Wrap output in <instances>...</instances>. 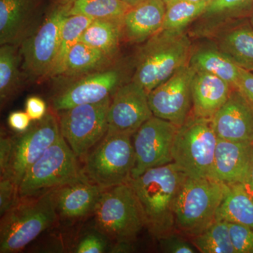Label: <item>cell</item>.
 <instances>
[{
  "instance_id": "37",
  "label": "cell",
  "mask_w": 253,
  "mask_h": 253,
  "mask_svg": "<svg viewBox=\"0 0 253 253\" xmlns=\"http://www.w3.org/2000/svg\"><path fill=\"white\" fill-rule=\"evenodd\" d=\"M235 89L244 96L253 108V72L239 68V76Z\"/></svg>"
},
{
  "instance_id": "33",
  "label": "cell",
  "mask_w": 253,
  "mask_h": 253,
  "mask_svg": "<svg viewBox=\"0 0 253 253\" xmlns=\"http://www.w3.org/2000/svg\"><path fill=\"white\" fill-rule=\"evenodd\" d=\"M161 252L166 253H197L191 240L177 231H174L158 239Z\"/></svg>"
},
{
  "instance_id": "2",
  "label": "cell",
  "mask_w": 253,
  "mask_h": 253,
  "mask_svg": "<svg viewBox=\"0 0 253 253\" xmlns=\"http://www.w3.org/2000/svg\"><path fill=\"white\" fill-rule=\"evenodd\" d=\"M192 45L187 31L161 30L139 49L131 81L149 94L188 64Z\"/></svg>"
},
{
  "instance_id": "32",
  "label": "cell",
  "mask_w": 253,
  "mask_h": 253,
  "mask_svg": "<svg viewBox=\"0 0 253 253\" xmlns=\"http://www.w3.org/2000/svg\"><path fill=\"white\" fill-rule=\"evenodd\" d=\"M206 3H197L189 0H178L166 6L162 30L183 31L202 15L207 8Z\"/></svg>"
},
{
  "instance_id": "44",
  "label": "cell",
  "mask_w": 253,
  "mask_h": 253,
  "mask_svg": "<svg viewBox=\"0 0 253 253\" xmlns=\"http://www.w3.org/2000/svg\"><path fill=\"white\" fill-rule=\"evenodd\" d=\"M189 1L197 3H206V4H209L210 3L212 2L214 0H189Z\"/></svg>"
},
{
  "instance_id": "43",
  "label": "cell",
  "mask_w": 253,
  "mask_h": 253,
  "mask_svg": "<svg viewBox=\"0 0 253 253\" xmlns=\"http://www.w3.org/2000/svg\"><path fill=\"white\" fill-rule=\"evenodd\" d=\"M124 2H126V4L129 5V6H133L134 5L139 4L141 1H144V0H123Z\"/></svg>"
},
{
  "instance_id": "30",
  "label": "cell",
  "mask_w": 253,
  "mask_h": 253,
  "mask_svg": "<svg viewBox=\"0 0 253 253\" xmlns=\"http://www.w3.org/2000/svg\"><path fill=\"white\" fill-rule=\"evenodd\" d=\"M109 59L100 50L79 41L68 53L63 75L74 76L92 72L104 66Z\"/></svg>"
},
{
  "instance_id": "7",
  "label": "cell",
  "mask_w": 253,
  "mask_h": 253,
  "mask_svg": "<svg viewBox=\"0 0 253 253\" xmlns=\"http://www.w3.org/2000/svg\"><path fill=\"white\" fill-rule=\"evenodd\" d=\"M89 180L62 135L46 150L23 176L21 197L36 196L78 181Z\"/></svg>"
},
{
  "instance_id": "14",
  "label": "cell",
  "mask_w": 253,
  "mask_h": 253,
  "mask_svg": "<svg viewBox=\"0 0 253 253\" xmlns=\"http://www.w3.org/2000/svg\"><path fill=\"white\" fill-rule=\"evenodd\" d=\"M152 116L148 93L134 82L124 83L111 99L108 112L107 132L132 136Z\"/></svg>"
},
{
  "instance_id": "29",
  "label": "cell",
  "mask_w": 253,
  "mask_h": 253,
  "mask_svg": "<svg viewBox=\"0 0 253 253\" xmlns=\"http://www.w3.org/2000/svg\"><path fill=\"white\" fill-rule=\"evenodd\" d=\"M92 21L91 18L83 15H71L65 19L60 37L57 57L51 77L63 75L70 50L80 41L82 35Z\"/></svg>"
},
{
  "instance_id": "3",
  "label": "cell",
  "mask_w": 253,
  "mask_h": 253,
  "mask_svg": "<svg viewBox=\"0 0 253 253\" xmlns=\"http://www.w3.org/2000/svg\"><path fill=\"white\" fill-rule=\"evenodd\" d=\"M56 189L36 196L21 197L1 217L0 253L21 252L57 220Z\"/></svg>"
},
{
  "instance_id": "36",
  "label": "cell",
  "mask_w": 253,
  "mask_h": 253,
  "mask_svg": "<svg viewBox=\"0 0 253 253\" xmlns=\"http://www.w3.org/2000/svg\"><path fill=\"white\" fill-rule=\"evenodd\" d=\"M106 238L98 231L97 234H86L78 243L75 252L77 253H102L107 249Z\"/></svg>"
},
{
  "instance_id": "22",
  "label": "cell",
  "mask_w": 253,
  "mask_h": 253,
  "mask_svg": "<svg viewBox=\"0 0 253 253\" xmlns=\"http://www.w3.org/2000/svg\"><path fill=\"white\" fill-rule=\"evenodd\" d=\"M102 191L89 180L57 188L55 198L58 215L63 219H78L94 214Z\"/></svg>"
},
{
  "instance_id": "15",
  "label": "cell",
  "mask_w": 253,
  "mask_h": 253,
  "mask_svg": "<svg viewBox=\"0 0 253 253\" xmlns=\"http://www.w3.org/2000/svg\"><path fill=\"white\" fill-rule=\"evenodd\" d=\"M121 69L97 71L81 78L56 94L52 100L54 111H64L78 105L94 104L111 97L124 84Z\"/></svg>"
},
{
  "instance_id": "23",
  "label": "cell",
  "mask_w": 253,
  "mask_h": 253,
  "mask_svg": "<svg viewBox=\"0 0 253 253\" xmlns=\"http://www.w3.org/2000/svg\"><path fill=\"white\" fill-rule=\"evenodd\" d=\"M193 42L188 65L195 72H204L221 78L235 88L239 79V67L219 51L210 39Z\"/></svg>"
},
{
  "instance_id": "27",
  "label": "cell",
  "mask_w": 253,
  "mask_h": 253,
  "mask_svg": "<svg viewBox=\"0 0 253 253\" xmlns=\"http://www.w3.org/2000/svg\"><path fill=\"white\" fill-rule=\"evenodd\" d=\"M21 56L17 45L3 44L0 48V99L4 104L17 92L21 86Z\"/></svg>"
},
{
  "instance_id": "9",
  "label": "cell",
  "mask_w": 253,
  "mask_h": 253,
  "mask_svg": "<svg viewBox=\"0 0 253 253\" xmlns=\"http://www.w3.org/2000/svg\"><path fill=\"white\" fill-rule=\"evenodd\" d=\"M111 98L59 111L60 131L78 158H84L107 133Z\"/></svg>"
},
{
  "instance_id": "26",
  "label": "cell",
  "mask_w": 253,
  "mask_h": 253,
  "mask_svg": "<svg viewBox=\"0 0 253 253\" xmlns=\"http://www.w3.org/2000/svg\"><path fill=\"white\" fill-rule=\"evenodd\" d=\"M122 36V21L96 19L86 28L80 42L112 58L117 53Z\"/></svg>"
},
{
  "instance_id": "17",
  "label": "cell",
  "mask_w": 253,
  "mask_h": 253,
  "mask_svg": "<svg viewBox=\"0 0 253 253\" xmlns=\"http://www.w3.org/2000/svg\"><path fill=\"white\" fill-rule=\"evenodd\" d=\"M253 144L219 139L210 178L230 186L244 184L252 160Z\"/></svg>"
},
{
  "instance_id": "18",
  "label": "cell",
  "mask_w": 253,
  "mask_h": 253,
  "mask_svg": "<svg viewBox=\"0 0 253 253\" xmlns=\"http://www.w3.org/2000/svg\"><path fill=\"white\" fill-rule=\"evenodd\" d=\"M207 39L236 66L253 72V27L249 17L228 23Z\"/></svg>"
},
{
  "instance_id": "1",
  "label": "cell",
  "mask_w": 253,
  "mask_h": 253,
  "mask_svg": "<svg viewBox=\"0 0 253 253\" xmlns=\"http://www.w3.org/2000/svg\"><path fill=\"white\" fill-rule=\"evenodd\" d=\"M186 177L172 162L151 168L129 181L144 213L146 229L156 239L175 231L176 200Z\"/></svg>"
},
{
  "instance_id": "38",
  "label": "cell",
  "mask_w": 253,
  "mask_h": 253,
  "mask_svg": "<svg viewBox=\"0 0 253 253\" xmlns=\"http://www.w3.org/2000/svg\"><path fill=\"white\" fill-rule=\"evenodd\" d=\"M13 137L1 135L0 138V176H7L11 156H12Z\"/></svg>"
},
{
  "instance_id": "25",
  "label": "cell",
  "mask_w": 253,
  "mask_h": 253,
  "mask_svg": "<svg viewBox=\"0 0 253 253\" xmlns=\"http://www.w3.org/2000/svg\"><path fill=\"white\" fill-rule=\"evenodd\" d=\"M215 219L237 223L253 229V197L244 184L228 186Z\"/></svg>"
},
{
  "instance_id": "21",
  "label": "cell",
  "mask_w": 253,
  "mask_h": 253,
  "mask_svg": "<svg viewBox=\"0 0 253 253\" xmlns=\"http://www.w3.org/2000/svg\"><path fill=\"white\" fill-rule=\"evenodd\" d=\"M235 89L221 78L204 72H195L191 84L192 113L196 117L212 120Z\"/></svg>"
},
{
  "instance_id": "45",
  "label": "cell",
  "mask_w": 253,
  "mask_h": 253,
  "mask_svg": "<svg viewBox=\"0 0 253 253\" xmlns=\"http://www.w3.org/2000/svg\"><path fill=\"white\" fill-rule=\"evenodd\" d=\"M164 4H166V6H169V5L172 4V3L175 2L178 0H162Z\"/></svg>"
},
{
  "instance_id": "16",
  "label": "cell",
  "mask_w": 253,
  "mask_h": 253,
  "mask_svg": "<svg viewBox=\"0 0 253 253\" xmlns=\"http://www.w3.org/2000/svg\"><path fill=\"white\" fill-rule=\"evenodd\" d=\"M218 139L253 144V108L236 89L211 120Z\"/></svg>"
},
{
  "instance_id": "6",
  "label": "cell",
  "mask_w": 253,
  "mask_h": 253,
  "mask_svg": "<svg viewBox=\"0 0 253 253\" xmlns=\"http://www.w3.org/2000/svg\"><path fill=\"white\" fill-rule=\"evenodd\" d=\"M83 160L84 174L103 190L129 183L135 164L131 136L107 132Z\"/></svg>"
},
{
  "instance_id": "24",
  "label": "cell",
  "mask_w": 253,
  "mask_h": 253,
  "mask_svg": "<svg viewBox=\"0 0 253 253\" xmlns=\"http://www.w3.org/2000/svg\"><path fill=\"white\" fill-rule=\"evenodd\" d=\"M37 0H0V44H21L27 37Z\"/></svg>"
},
{
  "instance_id": "4",
  "label": "cell",
  "mask_w": 253,
  "mask_h": 253,
  "mask_svg": "<svg viewBox=\"0 0 253 253\" xmlns=\"http://www.w3.org/2000/svg\"><path fill=\"white\" fill-rule=\"evenodd\" d=\"M93 214L96 231L113 243H134L146 229L144 213L129 182L103 190Z\"/></svg>"
},
{
  "instance_id": "8",
  "label": "cell",
  "mask_w": 253,
  "mask_h": 253,
  "mask_svg": "<svg viewBox=\"0 0 253 253\" xmlns=\"http://www.w3.org/2000/svg\"><path fill=\"white\" fill-rule=\"evenodd\" d=\"M218 140L211 120L191 114L176 131L173 163L189 177H210Z\"/></svg>"
},
{
  "instance_id": "47",
  "label": "cell",
  "mask_w": 253,
  "mask_h": 253,
  "mask_svg": "<svg viewBox=\"0 0 253 253\" xmlns=\"http://www.w3.org/2000/svg\"><path fill=\"white\" fill-rule=\"evenodd\" d=\"M75 0H63L62 1L63 4L70 5L71 3H73Z\"/></svg>"
},
{
  "instance_id": "31",
  "label": "cell",
  "mask_w": 253,
  "mask_h": 253,
  "mask_svg": "<svg viewBox=\"0 0 253 253\" xmlns=\"http://www.w3.org/2000/svg\"><path fill=\"white\" fill-rule=\"evenodd\" d=\"M201 253H235L227 221L215 219L198 235L189 239Z\"/></svg>"
},
{
  "instance_id": "10",
  "label": "cell",
  "mask_w": 253,
  "mask_h": 253,
  "mask_svg": "<svg viewBox=\"0 0 253 253\" xmlns=\"http://www.w3.org/2000/svg\"><path fill=\"white\" fill-rule=\"evenodd\" d=\"M69 5L55 8L31 36L21 43L23 68L30 77H51L59 51L60 37Z\"/></svg>"
},
{
  "instance_id": "5",
  "label": "cell",
  "mask_w": 253,
  "mask_h": 253,
  "mask_svg": "<svg viewBox=\"0 0 253 253\" xmlns=\"http://www.w3.org/2000/svg\"><path fill=\"white\" fill-rule=\"evenodd\" d=\"M228 186L212 178L187 176L181 186L174 212V230L191 239L215 220Z\"/></svg>"
},
{
  "instance_id": "39",
  "label": "cell",
  "mask_w": 253,
  "mask_h": 253,
  "mask_svg": "<svg viewBox=\"0 0 253 253\" xmlns=\"http://www.w3.org/2000/svg\"><path fill=\"white\" fill-rule=\"evenodd\" d=\"M26 112L32 121H41L46 114L45 101L38 96H30L26 99Z\"/></svg>"
},
{
  "instance_id": "28",
  "label": "cell",
  "mask_w": 253,
  "mask_h": 253,
  "mask_svg": "<svg viewBox=\"0 0 253 253\" xmlns=\"http://www.w3.org/2000/svg\"><path fill=\"white\" fill-rule=\"evenodd\" d=\"M130 7L123 0H75L69 5L68 16L83 15L93 20L122 21Z\"/></svg>"
},
{
  "instance_id": "41",
  "label": "cell",
  "mask_w": 253,
  "mask_h": 253,
  "mask_svg": "<svg viewBox=\"0 0 253 253\" xmlns=\"http://www.w3.org/2000/svg\"><path fill=\"white\" fill-rule=\"evenodd\" d=\"M134 250V243L116 242L113 243L109 252L116 253H131Z\"/></svg>"
},
{
  "instance_id": "40",
  "label": "cell",
  "mask_w": 253,
  "mask_h": 253,
  "mask_svg": "<svg viewBox=\"0 0 253 253\" xmlns=\"http://www.w3.org/2000/svg\"><path fill=\"white\" fill-rule=\"evenodd\" d=\"M31 118L26 112L14 111L10 113L8 124L11 129L18 132H24L31 126Z\"/></svg>"
},
{
  "instance_id": "11",
  "label": "cell",
  "mask_w": 253,
  "mask_h": 253,
  "mask_svg": "<svg viewBox=\"0 0 253 253\" xmlns=\"http://www.w3.org/2000/svg\"><path fill=\"white\" fill-rule=\"evenodd\" d=\"M179 126L162 118L152 116L131 136L135 164L131 179L151 168L172 163V150Z\"/></svg>"
},
{
  "instance_id": "12",
  "label": "cell",
  "mask_w": 253,
  "mask_h": 253,
  "mask_svg": "<svg viewBox=\"0 0 253 253\" xmlns=\"http://www.w3.org/2000/svg\"><path fill=\"white\" fill-rule=\"evenodd\" d=\"M13 137L12 156L7 176L19 186L30 168L61 136L59 121L53 113H46L41 121Z\"/></svg>"
},
{
  "instance_id": "19",
  "label": "cell",
  "mask_w": 253,
  "mask_h": 253,
  "mask_svg": "<svg viewBox=\"0 0 253 253\" xmlns=\"http://www.w3.org/2000/svg\"><path fill=\"white\" fill-rule=\"evenodd\" d=\"M253 9V0H214L189 28L193 41L206 39L228 23L249 17Z\"/></svg>"
},
{
  "instance_id": "35",
  "label": "cell",
  "mask_w": 253,
  "mask_h": 253,
  "mask_svg": "<svg viewBox=\"0 0 253 253\" xmlns=\"http://www.w3.org/2000/svg\"><path fill=\"white\" fill-rule=\"evenodd\" d=\"M21 199L19 186L11 178L1 177L0 180V215L14 207Z\"/></svg>"
},
{
  "instance_id": "13",
  "label": "cell",
  "mask_w": 253,
  "mask_h": 253,
  "mask_svg": "<svg viewBox=\"0 0 253 253\" xmlns=\"http://www.w3.org/2000/svg\"><path fill=\"white\" fill-rule=\"evenodd\" d=\"M194 74V69L186 65L150 91L148 99L154 116L177 126L186 122L192 113L191 84Z\"/></svg>"
},
{
  "instance_id": "20",
  "label": "cell",
  "mask_w": 253,
  "mask_h": 253,
  "mask_svg": "<svg viewBox=\"0 0 253 253\" xmlns=\"http://www.w3.org/2000/svg\"><path fill=\"white\" fill-rule=\"evenodd\" d=\"M166 6L162 0H144L129 8L122 20V34L131 43H143L162 30Z\"/></svg>"
},
{
  "instance_id": "42",
  "label": "cell",
  "mask_w": 253,
  "mask_h": 253,
  "mask_svg": "<svg viewBox=\"0 0 253 253\" xmlns=\"http://www.w3.org/2000/svg\"><path fill=\"white\" fill-rule=\"evenodd\" d=\"M244 185L253 197V149L251 166H250L249 174H248L247 178L245 181Z\"/></svg>"
},
{
  "instance_id": "34",
  "label": "cell",
  "mask_w": 253,
  "mask_h": 253,
  "mask_svg": "<svg viewBox=\"0 0 253 253\" xmlns=\"http://www.w3.org/2000/svg\"><path fill=\"white\" fill-rule=\"evenodd\" d=\"M228 224L235 253H253V229L237 223Z\"/></svg>"
},
{
  "instance_id": "46",
  "label": "cell",
  "mask_w": 253,
  "mask_h": 253,
  "mask_svg": "<svg viewBox=\"0 0 253 253\" xmlns=\"http://www.w3.org/2000/svg\"><path fill=\"white\" fill-rule=\"evenodd\" d=\"M249 18L250 20V22H251V25H252V26L253 27V9L252 10V11H251V14H250Z\"/></svg>"
}]
</instances>
